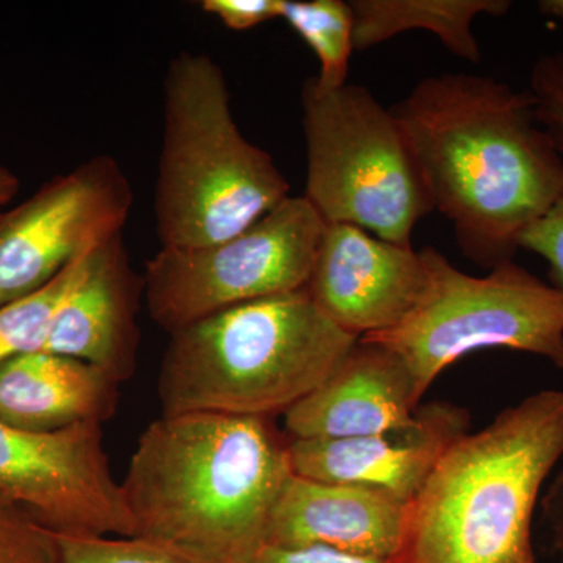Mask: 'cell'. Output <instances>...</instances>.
Segmentation results:
<instances>
[{
    "mask_svg": "<svg viewBox=\"0 0 563 563\" xmlns=\"http://www.w3.org/2000/svg\"><path fill=\"white\" fill-rule=\"evenodd\" d=\"M390 110L462 254L488 272L515 262L523 233L563 192V158L539 128L532 92L442 74Z\"/></svg>",
    "mask_w": 563,
    "mask_h": 563,
    "instance_id": "cell-1",
    "label": "cell"
},
{
    "mask_svg": "<svg viewBox=\"0 0 563 563\" xmlns=\"http://www.w3.org/2000/svg\"><path fill=\"white\" fill-rule=\"evenodd\" d=\"M292 474L272 418L162 415L141 433L121 487L133 536L199 563H246L268 543Z\"/></svg>",
    "mask_w": 563,
    "mask_h": 563,
    "instance_id": "cell-2",
    "label": "cell"
},
{
    "mask_svg": "<svg viewBox=\"0 0 563 563\" xmlns=\"http://www.w3.org/2000/svg\"><path fill=\"white\" fill-rule=\"evenodd\" d=\"M563 459V390H542L465 433L406 504L388 563H536L532 518Z\"/></svg>",
    "mask_w": 563,
    "mask_h": 563,
    "instance_id": "cell-3",
    "label": "cell"
},
{
    "mask_svg": "<svg viewBox=\"0 0 563 563\" xmlns=\"http://www.w3.org/2000/svg\"><path fill=\"white\" fill-rule=\"evenodd\" d=\"M302 290L242 303L169 335L162 415L272 418L317 390L357 344Z\"/></svg>",
    "mask_w": 563,
    "mask_h": 563,
    "instance_id": "cell-4",
    "label": "cell"
},
{
    "mask_svg": "<svg viewBox=\"0 0 563 563\" xmlns=\"http://www.w3.org/2000/svg\"><path fill=\"white\" fill-rule=\"evenodd\" d=\"M290 196L273 155L240 131L221 66L202 52L173 57L163 84L155 184L161 247L224 242Z\"/></svg>",
    "mask_w": 563,
    "mask_h": 563,
    "instance_id": "cell-5",
    "label": "cell"
},
{
    "mask_svg": "<svg viewBox=\"0 0 563 563\" xmlns=\"http://www.w3.org/2000/svg\"><path fill=\"white\" fill-rule=\"evenodd\" d=\"M307 147L303 198L328 224H351L413 247L418 222L433 203L412 150L390 109L361 85L325 90L303 81Z\"/></svg>",
    "mask_w": 563,
    "mask_h": 563,
    "instance_id": "cell-6",
    "label": "cell"
},
{
    "mask_svg": "<svg viewBox=\"0 0 563 563\" xmlns=\"http://www.w3.org/2000/svg\"><path fill=\"white\" fill-rule=\"evenodd\" d=\"M421 254L428 282L412 312L390 331L361 339L395 352L420 398L448 366L474 351L526 352L563 369V290L515 262L474 277L432 246Z\"/></svg>",
    "mask_w": 563,
    "mask_h": 563,
    "instance_id": "cell-7",
    "label": "cell"
},
{
    "mask_svg": "<svg viewBox=\"0 0 563 563\" xmlns=\"http://www.w3.org/2000/svg\"><path fill=\"white\" fill-rule=\"evenodd\" d=\"M324 221L290 196L224 242L161 247L144 268V306L172 333L242 303L307 287Z\"/></svg>",
    "mask_w": 563,
    "mask_h": 563,
    "instance_id": "cell-8",
    "label": "cell"
},
{
    "mask_svg": "<svg viewBox=\"0 0 563 563\" xmlns=\"http://www.w3.org/2000/svg\"><path fill=\"white\" fill-rule=\"evenodd\" d=\"M131 180L110 155H96L41 185L0 217V307L46 287L81 255L124 232Z\"/></svg>",
    "mask_w": 563,
    "mask_h": 563,
    "instance_id": "cell-9",
    "label": "cell"
},
{
    "mask_svg": "<svg viewBox=\"0 0 563 563\" xmlns=\"http://www.w3.org/2000/svg\"><path fill=\"white\" fill-rule=\"evenodd\" d=\"M99 422L27 431L0 421V504L65 536H133Z\"/></svg>",
    "mask_w": 563,
    "mask_h": 563,
    "instance_id": "cell-10",
    "label": "cell"
},
{
    "mask_svg": "<svg viewBox=\"0 0 563 563\" xmlns=\"http://www.w3.org/2000/svg\"><path fill=\"white\" fill-rule=\"evenodd\" d=\"M426 282L421 251L324 222L306 290L333 324L361 340L398 325L420 301Z\"/></svg>",
    "mask_w": 563,
    "mask_h": 563,
    "instance_id": "cell-11",
    "label": "cell"
},
{
    "mask_svg": "<svg viewBox=\"0 0 563 563\" xmlns=\"http://www.w3.org/2000/svg\"><path fill=\"white\" fill-rule=\"evenodd\" d=\"M468 432L463 407L431 402L418 407L412 428L354 439H291L292 472L321 483L377 488L407 504L448 448Z\"/></svg>",
    "mask_w": 563,
    "mask_h": 563,
    "instance_id": "cell-12",
    "label": "cell"
},
{
    "mask_svg": "<svg viewBox=\"0 0 563 563\" xmlns=\"http://www.w3.org/2000/svg\"><path fill=\"white\" fill-rule=\"evenodd\" d=\"M143 274L133 269L124 232L88 254L52 321L43 351L88 363L117 384L139 366Z\"/></svg>",
    "mask_w": 563,
    "mask_h": 563,
    "instance_id": "cell-13",
    "label": "cell"
},
{
    "mask_svg": "<svg viewBox=\"0 0 563 563\" xmlns=\"http://www.w3.org/2000/svg\"><path fill=\"white\" fill-rule=\"evenodd\" d=\"M421 398L406 363L358 340L342 365L284 415L291 439H354L412 428Z\"/></svg>",
    "mask_w": 563,
    "mask_h": 563,
    "instance_id": "cell-14",
    "label": "cell"
},
{
    "mask_svg": "<svg viewBox=\"0 0 563 563\" xmlns=\"http://www.w3.org/2000/svg\"><path fill=\"white\" fill-rule=\"evenodd\" d=\"M406 504L377 488L292 474L274 509L266 547H322L390 562Z\"/></svg>",
    "mask_w": 563,
    "mask_h": 563,
    "instance_id": "cell-15",
    "label": "cell"
},
{
    "mask_svg": "<svg viewBox=\"0 0 563 563\" xmlns=\"http://www.w3.org/2000/svg\"><path fill=\"white\" fill-rule=\"evenodd\" d=\"M120 384L88 363L47 351L0 365V421L27 431H58L113 418Z\"/></svg>",
    "mask_w": 563,
    "mask_h": 563,
    "instance_id": "cell-16",
    "label": "cell"
},
{
    "mask_svg": "<svg viewBox=\"0 0 563 563\" xmlns=\"http://www.w3.org/2000/svg\"><path fill=\"white\" fill-rule=\"evenodd\" d=\"M354 46H379L401 33L431 32L455 57L479 63L481 49L473 21L481 14L504 16L509 0H351Z\"/></svg>",
    "mask_w": 563,
    "mask_h": 563,
    "instance_id": "cell-17",
    "label": "cell"
},
{
    "mask_svg": "<svg viewBox=\"0 0 563 563\" xmlns=\"http://www.w3.org/2000/svg\"><path fill=\"white\" fill-rule=\"evenodd\" d=\"M279 20L301 36L320 63L314 80L325 90L347 84L354 52V14L343 0H280Z\"/></svg>",
    "mask_w": 563,
    "mask_h": 563,
    "instance_id": "cell-18",
    "label": "cell"
},
{
    "mask_svg": "<svg viewBox=\"0 0 563 563\" xmlns=\"http://www.w3.org/2000/svg\"><path fill=\"white\" fill-rule=\"evenodd\" d=\"M88 254L66 266L46 287L0 307V365L18 355L43 351L55 313L79 279Z\"/></svg>",
    "mask_w": 563,
    "mask_h": 563,
    "instance_id": "cell-19",
    "label": "cell"
},
{
    "mask_svg": "<svg viewBox=\"0 0 563 563\" xmlns=\"http://www.w3.org/2000/svg\"><path fill=\"white\" fill-rule=\"evenodd\" d=\"M54 539L58 563H199L190 555L144 537L54 533Z\"/></svg>",
    "mask_w": 563,
    "mask_h": 563,
    "instance_id": "cell-20",
    "label": "cell"
},
{
    "mask_svg": "<svg viewBox=\"0 0 563 563\" xmlns=\"http://www.w3.org/2000/svg\"><path fill=\"white\" fill-rule=\"evenodd\" d=\"M0 563H58L54 533L0 504Z\"/></svg>",
    "mask_w": 563,
    "mask_h": 563,
    "instance_id": "cell-21",
    "label": "cell"
},
{
    "mask_svg": "<svg viewBox=\"0 0 563 563\" xmlns=\"http://www.w3.org/2000/svg\"><path fill=\"white\" fill-rule=\"evenodd\" d=\"M537 122L563 157V54L542 55L533 65L531 90Z\"/></svg>",
    "mask_w": 563,
    "mask_h": 563,
    "instance_id": "cell-22",
    "label": "cell"
},
{
    "mask_svg": "<svg viewBox=\"0 0 563 563\" xmlns=\"http://www.w3.org/2000/svg\"><path fill=\"white\" fill-rule=\"evenodd\" d=\"M520 250L540 255L550 265L551 285L563 290V192L547 214L523 233Z\"/></svg>",
    "mask_w": 563,
    "mask_h": 563,
    "instance_id": "cell-23",
    "label": "cell"
},
{
    "mask_svg": "<svg viewBox=\"0 0 563 563\" xmlns=\"http://www.w3.org/2000/svg\"><path fill=\"white\" fill-rule=\"evenodd\" d=\"M201 9L235 32L279 20L280 0H203Z\"/></svg>",
    "mask_w": 563,
    "mask_h": 563,
    "instance_id": "cell-24",
    "label": "cell"
},
{
    "mask_svg": "<svg viewBox=\"0 0 563 563\" xmlns=\"http://www.w3.org/2000/svg\"><path fill=\"white\" fill-rule=\"evenodd\" d=\"M246 563H387L322 547H265Z\"/></svg>",
    "mask_w": 563,
    "mask_h": 563,
    "instance_id": "cell-25",
    "label": "cell"
},
{
    "mask_svg": "<svg viewBox=\"0 0 563 563\" xmlns=\"http://www.w3.org/2000/svg\"><path fill=\"white\" fill-rule=\"evenodd\" d=\"M543 509L553 529L555 550L561 554L563 563V470L548 490L547 498L543 499Z\"/></svg>",
    "mask_w": 563,
    "mask_h": 563,
    "instance_id": "cell-26",
    "label": "cell"
},
{
    "mask_svg": "<svg viewBox=\"0 0 563 563\" xmlns=\"http://www.w3.org/2000/svg\"><path fill=\"white\" fill-rule=\"evenodd\" d=\"M20 190V179L5 166L0 165V209L7 206Z\"/></svg>",
    "mask_w": 563,
    "mask_h": 563,
    "instance_id": "cell-27",
    "label": "cell"
},
{
    "mask_svg": "<svg viewBox=\"0 0 563 563\" xmlns=\"http://www.w3.org/2000/svg\"><path fill=\"white\" fill-rule=\"evenodd\" d=\"M537 7L544 16L563 22V0H542Z\"/></svg>",
    "mask_w": 563,
    "mask_h": 563,
    "instance_id": "cell-28",
    "label": "cell"
},
{
    "mask_svg": "<svg viewBox=\"0 0 563 563\" xmlns=\"http://www.w3.org/2000/svg\"><path fill=\"white\" fill-rule=\"evenodd\" d=\"M2 213H3V211H2V210H0V217H2Z\"/></svg>",
    "mask_w": 563,
    "mask_h": 563,
    "instance_id": "cell-29",
    "label": "cell"
}]
</instances>
